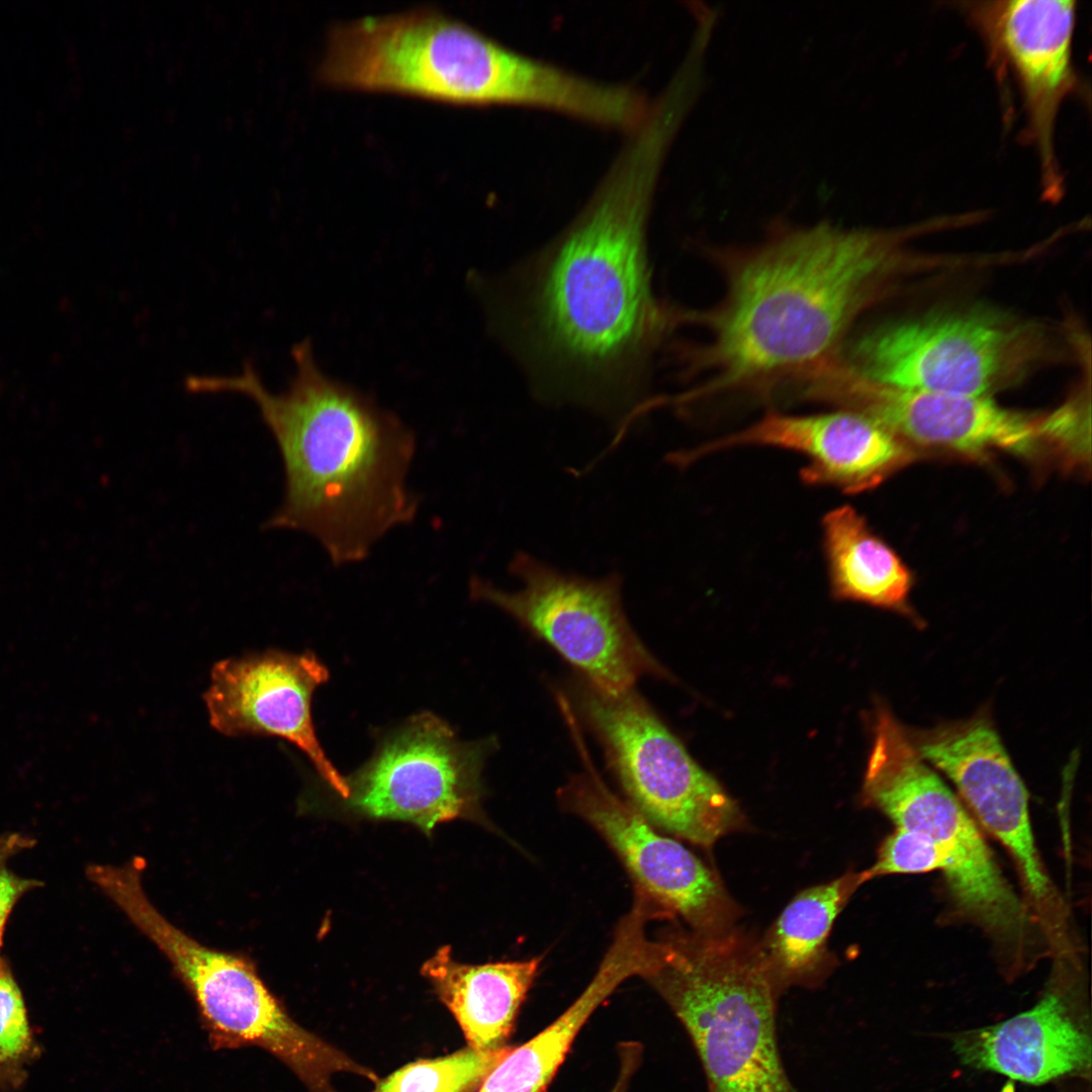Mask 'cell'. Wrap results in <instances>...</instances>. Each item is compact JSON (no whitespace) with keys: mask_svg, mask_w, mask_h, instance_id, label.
I'll use <instances>...</instances> for the list:
<instances>
[{"mask_svg":"<svg viewBox=\"0 0 1092 1092\" xmlns=\"http://www.w3.org/2000/svg\"><path fill=\"white\" fill-rule=\"evenodd\" d=\"M628 135L575 218L488 299L543 397L611 414L638 399L666 324L651 290L647 226L670 138L654 121Z\"/></svg>","mask_w":1092,"mask_h":1092,"instance_id":"1","label":"cell"},{"mask_svg":"<svg viewBox=\"0 0 1092 1092\" xmlns=\"http://www.w3.org/2000/svg\"><path fill=\"white\" fill-rule=\"evenodd\" d=\"M291 355L295 371L281 392L267 389L251 361L236 374L190 376L187 386L242 394L258 406L284 474L268 526L310 535L335 566L358 563L417 516L407 485L416 438L396 415L325 374L308 340Z\"/></svg>","mask_w":1092,"mask_h":1092,"instance_id":"2","label":"cell"},{"mask_svg":"<svg viewBox=\"0 0 1092 1092\" xmlns=\"http://www.w3.org/2000/svg\"><path fill=\"white\" fill-rule=\"evenodd\" d=\"M717 253L726 292L712 311L695 314L712 336L692 355L708 378L685 401L799 388L838 359L849 327L892 267L893 240L823 223Z\"/></svg>","mask_w":1092,"mask_h":1092,"instance_id":"3","label":"cell"},{"mask_svg":"<svg viewBox=\"0 0 1092 1092\" xmlns=\"http://www.w3.org/2000/svg\"><path fill=\"white\" fill-rule=\"evenodd\" d=\"M321 81L463 105H514L586 118L594 80L517 52L432 8L338 24L320 62Z\"/></svg>","mask_w":1092,"mask_h":1092,"instance_id":"4","label":"cell"},{"mask_svg":"<svg viewBox=\"0 0 1092 1092\" xmlns=\"http://www.w3.org/2000/svg\"><path fill=\"white\" fill-rule=\"evenodd\" d=\"M644 979L690 1036L709 1092H796L778 1038L777 1001L760 945L732 930L662 941Z\"/></svg>","mask_w":1092,"mask_h":1092,"instance_id":"5","label":"cell"},{"mask_svg":"<svg viewBox=\"0 0 1092 1092\" xmlns=\"http://www.w3.org/2000/svg\"><path fill=\"white\" fill-rule=\"evenodd\" d=\"M862 796L896 828L922 834L943 853L954 904L1020 967L1031 949L1034 918L998 867L976 820L927 765L909 733L885 710L877 713Z\"/></svg>","mask_w":1092,"mask_h":1092,"instance_id":"6","label":"cell"},{"mask_svg":"<svg viewBox=\"0 0 1092 1092\" xmlns=\"http://www.w3.org/2000/svg\"><path fill=\"white\" fill-rule=\"evenodd\" d=\"M115 906L168 960L196 1003L217 1049L260 1048L288 1067L308 1092H340L333 1077L377 1075L297 1024L245 956L200 943L168 920L141 883L116 894Z\"/></svg>","mask_w":1092,"mask_h":1092,"instance_id":"7","label":"cell"},{"mask_svg":"<svg viewBox=\"0 0 1092 1092\" xmlns=\"http://www.w3.org/2000/svg\"><path fill=\"white\" fill-rule=\"evenodd\" d=\"M568 692L628 803L651 825L710 847L743 824L736 802L634 689L608 693L580 676Z\"/></svg>","mask_w":1092,"mask_h":1092,"instance_id":"8","label":"cell"},{"mask_svg":"<svg viewBox=\"0 0 1092 1092\" xmlns=\"http://www.w3.org/2000/svg\"><path fill=\"white\" fill-rule=\"evenodd\" d=\"M509 572L520 582L517 589L474 576L471 599L512 617L593 686L616 694L634 689L644 675L670 678L627 619L619 574L566 573L526 552L513 557Z\"/></svg>","mask_w":1092,"mask_h":1092,"instance_id":"9","label":"cell"},{"mask_svg":"<svg viewBox=\"0 0 1092 1092\" xmlns=\"http://www.w3.org/2000/svg\"><path fill=\"white\" fill-rule=\"evenodd\" d=\"M494 737L461 740L430 712L378 737L371 757L348 777L344 810L370 819L411 823L429 834L443 822L480 819L482 771Z\"/></svg>","mask_w":1092,"mask_h":1092,"instance_id":"10","label":"cell"},{"mask_svg":"<svg viewBox=\"0 0 1092 1092\" xmlns=\"http://www.w3.org/2000/svg\"><path fill=\"white\" fill-rule=\"evenodd\" d=\"M1029 342L1027 331L996 316L954 312L881 326L842 357L879 384L990 396L1028 362Z\"/></svg>","mask_w":1092,"mask_h":1092,"instance_id":"11","label":"cell"},{"mask_svg":"<svg viewBox=\"0 0 1092 1092\" xmlns=\"http://www.w3.org/2000/svg\"><path fill=\"white\" fill-rule=\"evenodd\" d=\"M979 33L997 80L1017 86L1025 114V139L1033 147L1044 197L1059 198L1065 178L1056 150L1063 104L1085 97L1073 43L1077 2L990 0L958 3Z\"/></svg>","mask_w":1092,"mask_h":1092,"instance_id":"12","label":"cell"},{"mask_svg":"<svg viewBox=\"0 0 1092 1092\" xmlns=\"http://www.w3.org/2000/svg\"><path fill=\"white\" fill-rule=\"evenodd\" d=\"M583 769L558 790L567 811L589 823L609 843L644 898L662 915H678L696 932L731 930L738 908L719 878L681 843L658 833L596 769L579 724L569 721Z\"/></svg>","mask_w":1092,"mask_h":1092,"instance_id":"13","label":"cell"},{"mask_svg":"<svg viewBox=\"0 0 1092 1092\" xmlns=\"http://www.w3.org/2000/svg\"><path fill=\"white\" fill-rule=\"evenodd\" d=\"M909 735L919 754L952 781L976 819L1012 855L1043 934L1064 933L1067 914L1035 844L1028 793L992 723L978 715Z\"/></svg>","mask_w":1092,"mask_h":1092,"instance_id":"14","label":"cell"},{"mask_svg":"<svg viewBox=\"0 0 1092 1092\" xmlns=\"http://www.w3.org/2000/svg\"><path fill=\"white\" fill-rule=\"evenodd\" d=\"M329 670L315 654L269 649L216 662L203 695L210 726L222 735L273 736L300 749L341 799L348 790L322 748L311 718Z\"/></svg>","mask_w":1092,"mask_h":1092,"instance_id":"15","label":"cell"},{"mask_svg":"<svg viewBox=\"0 0 1092 1092\" xmlns=\"http://www.w3.org/2000/svg\"><path fill=\"white\" fill-rule=\"evenodd\" d=\"M829 403L876 420L906 443L984 455L1003 450L1031 457L1040 452L1039 418L1007 410L989 396L892 387L845 368Z\"/></svg>","mask_w":1092,"mask_h":1092,"instance_id":"16","label":"cell"},{"mask_svg":"<svg viewBox=\"0 0 1092 1092\" xmlns=\"http://www.w3.org/2000/svg\"><path fill=\"white\" fill-rule=\"evenodd\" d=\"M1084 987L1066 968L1029 1009L948 1036L962 1065L1042 1085L1091 1080V1020Z\"/></svg>","mask_w":1092,"mask_h":1092,"instance_id":"17","label":"cell"},{"mask_svg":"<svg viewBox=\"0 0 1092 1092\" xmlns=\"http://www.w3.org/2000/svg\"><path fill=\"white\" fill-rule=\"evenodd\" d=\"M739 446H769L802 454L803 482L859 493L880 485L914 460L908 443L876 420L840 408L815 415L769 411L750 427L699 448L673 454L672 462L688 464L719 450Z\"/></svg>","mask_w":1092,"mask_h":1092,"instance_id":"18","label":"cell"},{"mask_svg":"<svg viewBox=\"0 0 1092 1092\" xmlns=\"http://www.w3.org/2000/svg\"><path fill=\"white\" fill-rule=\"evenodd\" d=\"M648 914L639 907L619 923L592 981L574 1002L531 1039L512 1046L476 1092H545L577 1034L624 981L644 977L655 965L658 941L647 938Z\"/></svg>","mask_w":1092,"mask_h":1092,"instance_id":"19","label":"cell"},{"mask_svg":"<svg viewBox=\"0 0 1092 1092\" xmlns=\"http://www.w3.org/2000/svg\"><path fill=\"white\" fill-rule=\"evenodd\" d=\"M542 957L481 965L462 964L442 946L422 974L460 1025L468 1046L496 1052L509 1046L522 1004L535 981Z\"/></svg>","mask_w":1092,"mask_h":1092,"instance_id":"20","label":"cell"},{"mask_svg":"<svg viewBox=\"0 0 1092 1092\" xmlns=\"http://www.w3.org/2000/svg\"><path fill=\"white\" fill-rule=\"evenodd\" d=\"M823 550L836 599L906 612L912 575L897 553L850 506L822 520Z\"/></svg>","mask_w":1092,"mask_h":1092,"instance_id":"21","label":"cell"},{"mask_svg":"<svg viewBox=\"0 0 1092 1092\" xmlns=\"http://www.w3.org/2000/svg\"><path fill=\"white\" fill-rule=\"evenodd\" d=\"M861 873L845 874L799 893L783 910L760 945L780 996L791 987H815L828 970L826 941Z\"/></svg>","mask_w":1092,"mask_h":1092,"instance_id":"22","label":"cell"},{"mask_svg":"<svg viewBox=\"0 0 1092 1092\" xmlns=\"http://www.w3.org/2000/svg\"><path fill=\"white\" fill-rule=\"evenodd\" d=\"M511 1048L480 1052L467 1045L445 1057L419 1060L380 1080L373 1092H476Z\"/></svg>","mask_w":1092,"mask_h":1092,"instance_id":"23","label":"cell"},{"mask_svg":"<svg viewBox=\"0 0 1092 1092\" xmlns=\"http://www.w3.org/2000/svg\"><path fill=\"white\" fill-rule=\"evenodd\" d=\"M43 1046L11 966L0 952V1092H18Z\"/></svg>","mask_w":1092,"mask_h":1092,"instance_id":"24","label":"cell"},{"mask_svg":"<svg viewBox=\"0 0 1092 1092\" xmlns=\"http://www.w3.org/2000/svg\"><path fill=\"white\" fill-rule=\"evenodd\" d=\"M943 853L926 836L896 828L879 848L877 859L861 872L866 882L885 875L943 872Z\"/></svg>","mask_w":1092,"mask_h":1092,"instance_id":"25","label":"cell"},{"mask_svg":"<svg viewBox=\"0 0 1092 1092\" xmlns=\"http://www.w3.org/2000/svg\"><path fill=\"white\" fill-rule=\"evenodd\" d=\"M1086 415L1083 403L1071 402L1040 418L1039 436L1043 449H1051L1067 465H1089L1090 432Z\"/></svg>","mask_w":1092,"mask_h":1092,"instance_id":"26","label":"cell"},{"mask_svg":"<svg viewBox=\"0 0 1092 1092\" xmlns=\"http://www.w3.org/2000/svg\"><path fill=\"white\" fill-rule=\"evenodd\" d=\"M34 844L35 840L23 833H0V952L12 910L23 895L42 885L38 880L16 875L9 868V860L13 856Z\"/></svg>","mask_w":1092,"mask_h":1092,"instance_id":"27","label":"cell"},{"mask_svg":"<svg viewBox=\"0 0 1092 1092\" xmlns=\"http://www.w3.org/2000/svg\"><path fill=\"white\" fill-rule=\"evenodd\" d=\"M642 1045L639 1042L624 1041L619 1044V1070L609 1092H629L631 1082L642 1061Z\"/></svg>","mask_w":1092,"mask_h":1092,"instance_id":"28","label":"cell"},{"mask_svg":"<svg viewBox=\"0 0 1092 1092\" xmlns=\"http://www.w3.org/2000/svg\"><path fill=\"white\" fill-rule=\"evenodd\" d=\"M1059 1092H1090V1085L1085 1082L1072 1081L1069 1085H1063Z\"/></svg>","mask_w":1092,"mask_h":1092,"instance_id":"29","label":"cell"}]
</instances>
